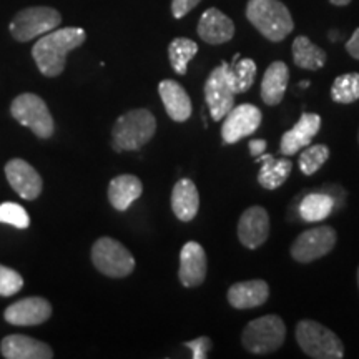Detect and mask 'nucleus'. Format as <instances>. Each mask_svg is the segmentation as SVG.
<instances>
[{
    "label": "nucleus",
    "instance_id": "nucleus-1",
    "mask_svg": "<svg viewBox=\"0 0 359 359\" xmlns=\"http://www.w3.org/2000/svg\"><path fill=\"white\" fill-rule=\"evenodd\" d=\"M87 34L79 27L55 29L42 35L32 47V57L45 77H58L65 70L67 55L85 42Z\"/></svg>",
    "mask_w": 359,
    "mask_h": 359
},
{
    "label": "nucleus",
    "instance_id": "nucleus-2",
    "mask_svg": "<svg viewBox=\"0 0 359 359\" xmlns=\"http://www.w3.org/2000/svg\"><path fill=\"white\" fill-rule=\"evenodd\" d=\"M246 19L269 42H283L294 30L291 12L280 0H248Z\"/></svg>",
    "mask_w": 359,
    "mask_h": 359
},
{
    "label": "nucleus",
    "instance_id": "nucleus-3",
    "mask_svg": "<svg viewBox=\"0 0 359 359\" xmlns=\"http://www.w3.org/2000/svg\"><path fill=\"white\" fill-rule=\"evenodd\" d=\"M156 132V118L150 110H130L115 122L111 147L115 151H135L145 147Z\"/></svg>",
    "mask_w": 359,
    "mask_h": 359
},
{
    "label": "nucleus",
    "instance_id": "nucleus-4",
    "mask_svg": "<svg viewBox=\"0 0 359 359\" xmlns=\"http://www.w3.org/2000/svg\"><path fill=\"white\" fill-rule=\"evenodd\" d=\"M296 343L306 356L313 359L344 358V344L330 327L313 320H302L296 325Z\"/></svg>",
    "mask_w": 359,
    "mask_h": 359
},
{
    "label": "nucleus",
    "instance_id": "nucleus-5",
    "mask_svg": "<svg viewBox=\"0 0 359 359\" xmlns=\"http://www.w3.org/2000/svg\"><path fill=\"white\" fill-rule=\"evenodd\" d=\"M286 325L278 314H264L250 321L241 333V344L257 356L271 354L285 344Z\"/></svg>",
    "mask_w": 359,
    "mask_h": 359
},
{
    "label": "nucleus",
    "instance_id": "nucleus-6",
    "mask_svg": "<svg viewBox=\"0 0 359 359\" xmlns=\"http://www.w3.org/2000/svg\"><path fill=\"white\" fill-rule=\"evenodd\" d=\"M62 24L60 12L52 7H27L11 22V34L17 42H30L55 30Z\"/></svg>",
    "mask_w": 359,
    "mask_h": 359
},
{
    "label": "nucleus",
    "instance_id": "nucleus-7",
    "mask_svg": "<svg viewBox=\"0 0 359 359\" xmlns=\"http://www.w3.org/2000/svg\"><path fill=\"white\" fill-rule=\"evenodd\" d=\"M92 262L98 271L110 278H125L135 269L132 253L114 238L103 236L92 248Z\"/></svg>",
    "mask_w": 359,
    "mask_h": 359
},
{
    "label": "nucleus",
    "instance_id": "nucleus-8",
    "mask_svg": "<svg viewBox=\"0 0 359 359\" xmlns=\"http://www.w3.org/2000/svg\"><path fill=\"white\" fill-rule=\"evenodd\" d=\"M11 114L24 127H29L40 138H48L53 133V118L47 103L35 93H22L12 102Z\"/></svg>",
    "mask_w": 359,
    "mask_h": 359
},
{
    "label": "nucleus",
    "instance_id": "nucleus-9",
    "mask_svg": "<svg viewBox=\"0 0 359 359\" xmlns=\"http://www.w3.org/2000/svg\"><path fill=\"white\" fill-rule=\"evenodd\" d=\"M336 240H338V235H336L334 228L321 224V226L311 228V230L298 235L291 245L290 255L298 263H313L331 253L336 246Z\"/></svg>",
    "mask_w": 359,
    "mask_h": 359
},
{
    "label": "nucleus",
    "instance_id": "nucleus-10",
    "mask_svg": "<svg viewBox=\"0 0 359 359\" xmlns=\"http://www.w3.org/2000/svg\"><path fill=\"white\" fill-rule=\"evenodd\" d=\"M226 62H222L212 70L205 82V100L210 109V115L215 122H219L235 107V92L230 87L226 77Z\"/></svg>",
    "mask_w": 359,
    "mask_h": 359
},
{
    "label": "nucleus",
    "instance_id": "nucleus-11",
    "mask_svg": "<svg viewBox=\"0 0 359 359\" xmlns=\"http://www.w3.org/2000/svg\"><path fill=\"white\" fill-rule=\"evenodd\" d=\"M263 114L258 107L251 103H241V105L233 107L223 118L222 138L224 143L233 145V143L251 137L262 125Z\"/></svg>",
    "mask_w": 359,
    "mask_h": 359
},
{
    "label": "nucleus",
    "instance_id": "nucleus-12",
    "mask_svg": "<svg viewBox=\"0 0 359 359\" xmlns=\"http://www.w3.org/2000/svg\"><path fill=\"white\" fill-rule=\"evenodd\" d=\"M269 236V215L263 206L246 208L238 219V240L248 250H257Z\"/></svg>",
    "mask_w": 359,
    "mask_h": 359
},
{
    "label": "nucleus",
    "instance_id": "nucleus-13",
    "mask_svg": "<svg viewBox=\"0 0 359 359\" xmlns=\"http://www.w3.org/2000/svg\"><path fill=\"white\" fill-rule=\"evenodd\" d=\"M208 263L203 246L196 241H188L183 245L180 253V271L178 278L185 288H195L205 281Z\"/></svg>",
    "mask_w": 359,
    "mask_h": 359
},
{
    "label": "nucleus",
    "instance_id": "nucleus-14",
    "mask_svg": "<svg viewBox=\"0 0 359 359\" xmlns=\"http://www.w3.org/2000/svg\"><path fill=\"white\" fill-rule=\"evenodd\" d=\"M52 316L50 303L40 296H30L11 304L4 313L7 323L13 326H35L42 325Z\"/></svg>",
    "mask_w": 359,
    "mask_h": 359
},
{
    "label": "nucleus",
    "instance_id": "nucleus-15",
    "mask_svg": "<svg viewBox=\"0 0 359 359\" xmlns=\"http://www.w3.org/2000/svg\"><path fill=\"white\" fill-rule=\"evenodd\" d=\"M321 128V116L318 114H303L302 118L288 132L283 133L280 150L283 155L290 156L299 154L303 148L311 145V140L316 137Z\"/></svg>",
    "mask_w": 359,
    "mask_h": 359
},
{
    "label": "nucleus",
    "instance_id": "nucleus-16",
    "mask_svg": "<svg viewBox=\"0 0 359 359\" xmlns=\"http://www.w3.org/2000/svg\"><path fill=\"white\" fill-rule=\"evenodd\" d=\"M6 177L22 198L35 200L42 193V178L25 160L13 158L6 165Z\"/></svg>",
    "mask_w": 359,
    "mask_h": 359
},
{
    "label": "nucleus",
    "instance_id": "nucleus-17",
    "mask_svg": "<svg viewBox=\"0 0 359 359\" xmlns=\"http://www.w3.org/2000/svg\"><path fill=\"white\" fill-rule=\"evenodd\" d=\"M198 35L210 45H222L235 37V24L218 8L210 7L203 12L198 22Z\"/></svg>",
    "mask_w": 359,
    "mask_h": 359
},
{
    "label": "nucleus",
    "instance_id": "nucleus-18",
    "mask_svg": "<svg viewBox=\"0 0 359 359\" xmlns=\"http://www.w3.org/2000/svg\"><path fill=\"white\" fill-rule=\"evenodd\" d=\"M269 298V285L264 280L240 281L230 286L226 299L235 309H253L263 306Z\"/></svg>",
    "mask_w": 359,
    "mask_h": 359
},
{
    "label": "nucleus",
    "instance_id": "nucleus-19",
    "mask_svg": "<svg viewBox=\"0 0 359 359\" xmlns=\"http://www.w3.org/2000/svg\"><path fill=\"white\" fill-rule=\"evenodd\" d=\"M0 351L7 359H50L53 351L48 344L24 334L6 336L0 344Z\"/></svg>",
    "mask_w": 359,
    "mask_h": 359
},
{
    "label": "nucleus",
    "instance_id": "nucleus-20",
    "mask_svg": "<svg viewBox=\"0 0 359 359\" xmlns=\"http://www.w3.org/2000/svg\"><path fill=\"white\" fill-rule=\"evenodd\" d=\"M158 93L165 110L173 122L183 123L191 116V100L187 90L175 80H163L158 85Z\"/></svg>",
    "mask_w": 359,
    "mask_h": 359
},
{
    "label": "nucleus",
    "instance_id": "nucleus-21",
    "mask_svg": "<svg viewBox=\"0 0 359 359\" xmlns=\"http://www.w3.org/2000/svg\"><path fill=\"white\" fill-rule=\"evenodd\" d=\"M290 82V69L285 62L276 60L268 67L262 80V100L269 107L280 105Z\"/></svg>",
    "mask_w": 359,
    "mask_h": 359
},
{
    "label": "nucleus",
    "instance_id": "nucleus-22",
    "mask_svg": "<svg viewBox=\"0 0 359 359\" xmlns=\"http://www.w3.org/2000/svg\"><path fill=\"white\" fill-rule=\"evenodd\" d=\"M200 208V193L188 178L178 180L172 191V210L180 222H191Z\"/></svg>",
    "mask_w": 359,
    "mask_h": 359
},
{
    "label": "nucleus",
    "instance_id": "nucleus-23",
    "mask_svg": "<svg viewBox=\"0 0 359 359\" xmlns=\"http://www.w3.org/2000/svg\"><path fill=\"white\" fill-rule=\"evenodd\" d=\"M143 193L140 178L135 175H120L110 182L109 200L111 206L118 212L128 210L135 200H138Z\"/></svg>",
    "mask_w": 359,
    "mask_h": 359
},
{
    "label": "nucleus",
    "instance_id": "nucleus-24",
    "mask_svg": "<svg viewBox=\"0 0 359 359\" xmlns=\"http://www.w3.org/2000/svg\"><path fill=\"white\" fill-rule=\"evenodd\" d=\"M257 161L263 163V167L258 172V183L264 190H276V188L285 185V182L293 172V163L288 158L276 160L275 156L263 154L257 156Z\"/></svg>",
    "mask_w": 359,
    "mask_h": 359
},
{
    "label": "nucleus",
    "instance_id": "nucleus-25",
    "mask_svg": "<svg viewBox=\"0 0 359 359\" xmlns=\"http://www.w3.org/2000/svg\"><path fill=\"white\" fill-rule=\"evenodd\" d=\"M291 53H293V60L296 67L304 70L316 72L326 65L327 55L321 47L314 45L306 35H298L294 39L293 47H291Z\"/></svg>",
    "mask_w": 359,
    "mask_h": 359
},
{
    "label": "nucleus",
    "instance_id": "nucleus-26",
    "mask_svg": "<svg viewBox=\"0 0 359 359\" xmlns=\"http://www.w3.org/2000/svg\"><path fill=\"white\" fill-rule=\"evenodd\" d=\"M226 77L235 95L248 92L257 77V64L251 58H240V53H236L235 60L226 67Z\"/></svg>",
    "mask_w": 359,
    "mask_h": 359
},
{
    "label": "nucleus",
    "instance_id": "nucleus-27",
    "mask_svg": "<svg viewBox=\"0 0 359 359\" xmlns=\"http://www.w3.org/2000/svg\"><path fill=\"white\" fill-rule=\"evenodd\" d=\"M334 200L326 193H311L306 195L299 203V217L303 222L316 223L323 222L333 213Z\"/></svg>",
    "mask_w": 359,
    "mask_h": 359
},
{
    "label": "nucleus",
    "instance_id": "nucleus-28",
    "mask_svg": "<svg viewBox=\"0 0 359 359\" xmlns=\"http://www.w3.org/2000/svg\"><path fill=\"white\" fill-rule=\"evenodd\" d=\"M198 53V43L193 42L191 39L178 37L173 39L168 45V57L172 69L178 75H185L188 70V64L193 57Z\"/></svg>",
    "mask_w": 359,
    "mask_h": 359
},
{
    "label": "nucleus",
    "instance_id": "nucleus-29",
    "mask_svg": "<svg viewBox=\"0 0 359 359\" xmlns=\"http://www.w3.org/2000/svg\"><path fill=\"white\" fill-rule=\"evenodd\" d=\"M331 98L336 103H353L359 100V74L351 72V74H343L334 79L331 85Z\"/></svg>",
    "mask_w": 359,
    "mask_h": 359
},
{
    "label": "nucleus",
    "instance_id": "nucleus-30",
    "mask_svg": "<svg viewBox=\"0 0 359 359\" xmlns=\"http://www.w3.org/2000/svg\"><path fill=\"white\" fill-rule=\"evenodd\" d=\"M327 158H330V148L326 145H323V143L308 145L303 148V154H299V170L306 177H311L326 163Z\"/></svg>",
    "mask_w": 359,
    "mask_h": 359
},
{
    "label": "nucleus",
    "instance_id": "nucleus-31",
    "mask_svg": "<svg viewBox=\"0 0 359 359\" xmlns=\"http://www.w3.org/2000/svg\"><path fill=\"white\" fill-rule=\"evenodd\" d=\"M0 223H7L19 228V230H25L30 224V217L24 206L7 201V203L0 205Z\"/></svg>",
    "mask_w": 359,
    "mask_h": 359
},
{
    "label": "nucleus",
    "instance_id": "nucleus-32",
    "mask_svg": "<svg viewBox=\"0 0 359 359\" xmlns=\"http://www.w3.org/2000/svg\"><path fill=\"white\" fill-rule=\"evenodd\" d=\"M24 286V280L15 269L0 264V296H12L19 293Z\"/></svg>",
    "mask_w": 359,
    "mask_h": 359
},
{
    "label": "nucleus",
    "instance_id": "nucleus-33",
    "mask_svg": "<svg viewBox=\"0 0 359 359\" xmlns=\"http://www.w3.org/2000/svg\"><path fill=\"white\" fill-rule=\"evenodd\" d=\"M185 346L188 349H191L193 359H205L206 356H208V351L212 349L213 343H212V339L206 338V336H201V338L188 341V343H185Z\"/></svg>",
    "mask_w": 359,
    "mask_h": 359
},
{
    "label": "nucleus",
    "instance_id": "nucleus-34",
    "mask_svg": "<svg viewBox=\"0 0 359 359\" xmlns=\"http://www.w3.org/2000/svg\"><path fill=\"white\" fill-rule=\"evenodd\" d=\"M201 0H172V13L175 19H182L190 13Z\"/></svg>",
    "mask_w": 359,
    "mask_h": 359
},
{
    "label": "nucleus",
    "instance_id": "nucleus-35",
    "mask_svg": "<svg viewBox=\"0 0 359 359\" xmlns=\"http://www.w3.org/2000/svg\"><path fill=\"white\" fill-rule=\"evenodd\" d=\"M346 50L353 58L359 60V27L356 30H354L351 39H349L346 42Z\"/></svg>",
    "mask_w": 359,
    "mask_h": 359
},
{
    "label": "nucleus",
    "instance_id": "nucleus-36",
    "mask_svg": "<svg viewBox=\"0 0 359 359\" xmlns=\"http://www.w3.org/2000/svg\"><path fill=\"white\" fill-rule=\"evenodd\" d=\"M264 150H266V142H264L263 138H259V140H251L250 142L251 155L259 156V155L264 154Z\"/></svg>",
    "mask_w": 359,
    "mask_h": 359
},
{
    "label": "nucleus",
    "instance_id": "nucleus-37",
    "mask_svg": "<svg viewBox=\"0 0 359 359\" xmlns=\"http://www.w3.org/2000/svg\"><path fill=\"white\" fill-rule=\"evenodd\" d=\"M330 4H333L336 7H346L351 4V0H330Z\"/></svg>",
    "mask_w": 359,
    "mask_h": 359
},
{
    "label": "nucleus",
    "instance_id": "nucleus-38",
    "mask_svg": "<svg viewBox=\"0 0 359 359\" xmlns=\"http://www.w3.org/2000/svg\"><path fill=\"white\" fill-rule=\"evenodd\" d=\"M358 286H359V268H358Z\"/></svg>",
    "mask_w": 359,
    "mask_h": 359
},
{
    "label": "nucleus",
    "instance_id": "nucleus-39",
    "mask_svg": "<svg viewBox=\"0 0 359 359\" xmlns=\"http://www.w3.org/2000/svg\"><path fill=\"white\" fill-rule=\"evenodd\" d=\"M358 140H359V135H358Z\"/></svg>",
    "mask_w": 359,
    "mask_h": 359
}]
</instances>
